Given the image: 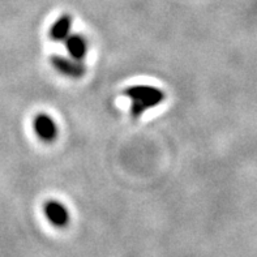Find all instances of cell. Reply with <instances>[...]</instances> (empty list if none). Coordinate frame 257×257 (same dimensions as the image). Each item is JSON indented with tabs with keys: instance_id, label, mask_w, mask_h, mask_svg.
Segmentation results:
<instances>
[{
	"instance_id": "cell-1",
	"label": "cell",
	"mask_w": 257,
	"mask_h": 257,
	"mask_svg": "<svg viewBox=\"0 0 257 257\" xmlns=\"http://www.w3.org/2000/svg\"><path fill=\"white\" fill-rule=\"evenodd\" d=\"M124 95L131 99V115L137 119L150 108L165 101V93L161 89L147 85H136L124 90Z\"/></svg>"
},
{
	"instance_id": "cell-2",
	"label": "cell",
	"mask_w": 257,
	"mask_h": 257,
	"mask_svg": "<svg viewBox=\"0 0 257 257\" xmlns=\"http://www.w3.org/2000/svg\"><path fill=\"white\" fill-rule=\"evenodd\" d=\"M51 64L56 71L63 76L71 78H80L85 75L86 68L82 64L81 60H76V59L64 58L60 55L51 56Z\"/></svg>"
},
{
	"instance_id": "cell-3",
	"label": "cell",
	"mask_w": 257,
	"mask_h": 257,
	"mask_svg": "<svg viewBox=\"0 0 257 257\" xmlns=\"http://www.w3.org/2000/svg\"><path fill=\"white\" fill-rule=\"evenodd\" d=\"M34 131L37 136L45 143H51L58 136V128L55 121L52 120L51 116L46 114L37 115L34 119Z\"/></svg>"
},
{
	"instance_id": "cell-4",
	"label": "cell",
	"mask_w": 257,
	"mask_h": 257,
	"mask_svg": "<svg viewBox=\"0 0 257 257\" xmlns=\"http://www.w3.org/2000/svg\"><path fill=\"white\" fill-rule=\"evenodd\" d=\"M46 218L49 219L51 225L56 226V227H64L68 225L69 222V213L63 204L58 201H49L46 202L45 209Z\"/></svg>"
},
{
	"instance_id": "cell-5",
	"label": "cell",
	"mask_w": 257,
	"mask_h": 257,
	"mask_svg": "<svg viewBox=\"0 0 257 257\" xmlns=\"http://www.w3.org/2000/svg\"><path fill=\"white\" fill-rule=\"evenodd\" d=\"M65 49L71 58L82 62V59L86 56V52H88V45L84 37L73 34V36H68V38L65 39Z\"/></svg>"
},
{
	"instance_id": "cell-6",
	"label": "cell",
	"mask_w": 257,
	"mask_h": 257,
	"mask_svg": "<svg viewBox=\"0 0 257 257\" xmlns=\"http://www.w3.org/2000/svg\"><path fill=\"white\" fill-rule=\"evenodd\" d=\"M72 21L73 20L69 15H63V16L59 17L55 24L51 26V29H50V38L52 41H56V42L65 41L68 38L69 32H71Z\"/></svg>"
}]
</instances>
